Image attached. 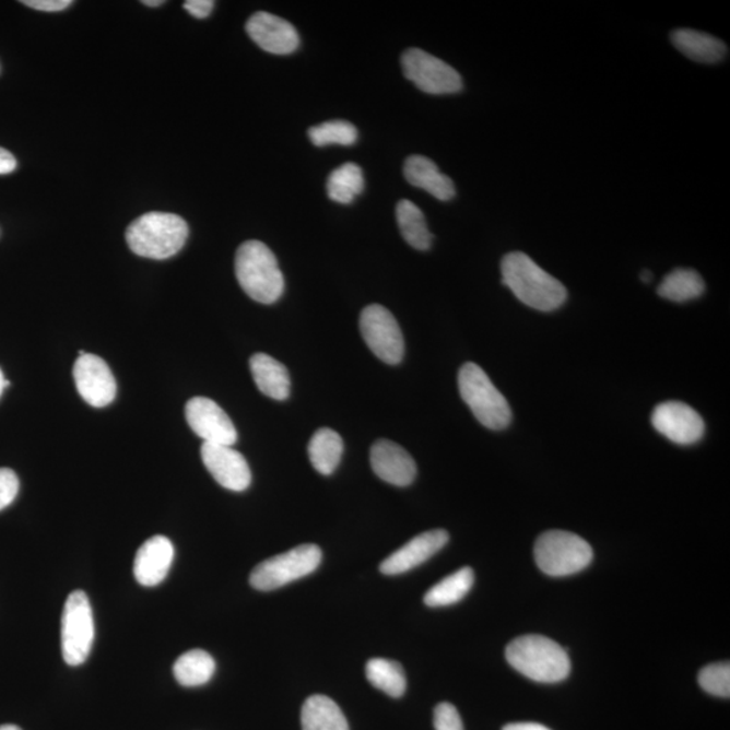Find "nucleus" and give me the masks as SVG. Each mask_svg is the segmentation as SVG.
Returning <instances> with one entry per match:
<instances>
[{
  "label": "nucleus",
  "instance_id": "obj_1",
  "mask_svg": "<svg viewBox=\"0 0 730 730\" xmlns=\"http://www.w3.org/2000/svg\"><path fill=\"white\" fill-rule=\"evenodd\" d=\"M502 283L523 305L540 311H553L567 301V290L522 252L507 254L502 260Z\"/></svg>",
  "mask_w": 730,
  "mask_h": 730
},
{
  "label": "nucleus",
  "instance_id": "obj_2",
  "mask_svg": "<svg viewBox=\"0 0 730 730\" xmlns=\"http://www.w3.org/2000/svg\"><path fill=\"white\" fill-rule=\"evenodd\" d=\"M506 660L530 681L557 683L572 672V660L562 646L545 636L515 638L506 648Z\"/></svg>",
  "mask_w": 730,
  "mask_h": 730
},
{
  "label": "nucleus",
  "instance_id": "obj_3",
  "mask_svg": "<svg viewBox=\"0 0 730 730\" xmlns=\"http://www.w3.org/2000/svg\"><path fill=\"white\" fill-rule=\"evenodd\" d=\"M188 232L187 222L181 216L152 211L131 222L127 242L131 252L141 258L165 260L180 252Z\"/></svg>",
  "mask_w": 730,
  "mask_h": 730
},
{
  "label": "nucleus",
  "instance_id": "obj_4",
  "mask_svg": "<svg viewBox=\"0 0 730 730\" xmlns=\"http://www.w3.org/2000/svg\"><path fill=\"white\" fill-rule=\"evenodd\" d=\"M235 270L245 294L262 305L281 299L284 278L276 256L261 242H247L238 248Z\"/></svg>",
  "mask_w": 730,
  "mask_h": 730
},
{
  "label": "nucleus",
  "instance_id": "obj_5",
  "mask_svg": "<svg viewBox=\"0 0 730 730\" xmlns=\"http://www.w3.org/2000/svg\"><path fill=\"white\" fill-rule=\"evenodd\" d=\"M459 391L472 414L487 429L502 431L510 425L509 402L478 364L467 363L460 368Z\"/></svg>",
  "mask_w": 730,
  "mask_h": 730
},
{
  "label": "nucleus",
  "instance_id": "obj_6",
  "mask_svg": "<svg viewBox=\"0 0 730 730\" xmlns=\"http://www.w3.org/2000/svg\"><path fill=\"white\" fill-rule=\"evenodd\" d=\"M594 553L586 540L566 530H550L534 545V558L546 575L562 578L578 574L592 562Z\"/></svg>",
  "mask_w": 730,
  "mask_h": 730
},
{
  "label": "nucleus",
  "instance_id": "obj_7",
  "mask_svg": "<svg viewBox=\"0 0 730 730\" xmlns=\"http://www.w3.org/2000/svg\"><path fill=\"white\" fill-rule=\"evenodd\" d=\"M95 637L93 608L87 594L76 590L68 596L61 617V651L68 666L89 659Z\"/></svg>",
  "mask_w": 730,
  "mask_h": 730
},
{
  "label": "nucleus",
  "instance_id": "obj_8",
  "mask_svg": "<svg viewBox=\"0 0 730 730\" xmlns=\"http://www.w3.org/2000/svg\"><path fill=\"white\" fill-rule=\"evenodd\" d=\"M322 561L317 545L305 544L268 558L250 574V585L259 591H272L316 572Z\"/></svg>",
  "mask_w": 730,
  "mask_h": 730
},
{
  "label": "nucleus",
  "instance_id": "obj_9",
  "mask_svg": "<svg viewBox=\"0 0 730 730\" xmlns=\"http://www.w3.org/2000/svg\"><path fill=\"white\" fill-rule=\"evenodd\" d=\"M401 62L404 76L426 94H456L463 89L460 73L425 50L408 49L402 55Z\"/></svg>",
  "mask_w": 730,
  "mask_h": 730
},
{
  "label": "nucleus",
  "instance_id": "obj_10",
  "mask_svg": "<svg viewBox=\"0 0 730 730\" xmlns=\"http://www.w3.org/2000/svg\"><path fill=\"white\" fill-rule=\"evenodd\" d=\"M361 332L365 344L381 362L397 365L404 355L401 328L390 310L380 305L365 307L361 316Z\"/></svg>",
  "mask_w": 730,
  "mask_h": 730
},
{
  "label": "nucleus",
  "instance_id": "obj_11",
  "mask_svg": "<svg viewBox=\"0 0 730 730\" xmlns=\"http://www.w3.org/2000/svg\"><path fill=\"white\" fill-rule=\"evenodd\" d=\"M73 379L80 397L90 407L101 409L117 396V381L104 358L85 352L73 365Z\"/></svg>",
  "mask_w": 730,
  "mask_h": 730
},
{
  "label": "nucleus",
  "instance_id": "obj_12",
  "mask_svg": "<svg viewBox=\"0 0 730 730\" xmlns=\"http://www.w3.org/2000/svg\"><path fill=\"white\" fill-rule=\"evenodd\" d=\"M186 420L203 443L229 445L237 443V431L229 415L209 398L196 397L186 404Z\"/></svg>",
  "mask_w": 730,
  "mask_h": 730
},
{
  "label": "nucleus",
  "instance_id": "obj_13",
  "mask_svg": "<svg viewBox=\"0 0 730 730\" xmlns=\"http://www.w3.org/2000/svg\"><path fill=\"white\" fill-rule=\"evenodd\" d=\"M656 431L679 445L698 443L705 435V422L693 408L683 402H664L652 413Z\"/></svg>",
  "mask_w": 730,
  "mask_h": 730
},
{
  "label": "nucleus",
  "instance_id": "obj_14",
  "mask_svg": "<svg viewBox=\"0 0 730 730\" xmlns=\"http://www.w3.org/2000/svg\"><path fill=\"white\" fill-rule=\"evenodd\" d=\"M201 456L210 475L231 492H245L252 482L248 461L229 445L203 443Z\"/></svg>",
  "mask_w": 730,
  "mask_h": 730
},
{
  "label": "nucleus",
  "instance_id": "obj_15",
  "mask_svg": "<svg viewBox=\"0 0 730 730\" xmlns=\"http://www.w3.org/2000/svg\"><path fill=\"white\" fill-rule=\"evenodd\" d=\"M247 33L262 50L290 55L299 47V34L289 21L270 13H256L247 22Z\"/></svg>",
  "mask_w": 730,
  "mask_h": 730
},
{
  "label": "nucleus",
  "instance_id": "obj_16",
  "mask_svg": "<svg viewBox=\"0 0 730 730\" xmlns=\"http://www.w3.org/2000/svg\"><path fill=\"white\" fill-rule=\"evenodd\" d=\"M448 541L449 534L444 529L429 530V532L415 535L408 544L399 548L385 562H381L380 573L385 575L408 573L429 561L447 545Z\"/></svg>",
  "mask_w": 730,
  "mask_h": 730
},
{
  "label": "nucleus",
  "instance_id": "obj_17",
  "mask_svg": "<svg viewBox=\"0 0 730 730\" xmlns=\"http://www.w3.org/2000/svg\"><path fill=\"white\" fill-rule=\"evenodd\" d=\"M370 466L381 481L392 486L407 487L417 475V466L401 445L390 440H379L370 448Z\"/></svg>",
  "mask_w": 730,
  "mask_h": 730
},
{
  "label": "nucleus",
  "instance_id": "obj_18",
  "mask_svg": "<svg viewBox=\"0 0 730 730\" xmlns=\"http://www.w3.org/2000/svg\"><path fill=\"white\" fill-rule=\"evenodd\" d=\"M175 550L164 535H153L137 551L134 557V578L141 586L153 587L167 578L173 566Z\"/></svg>",
  "mask_w": 730,
  "mask_h": 730
},
{
  "label": "nucleus",
  "instance_id": "obj_19",
  "mask_svg": "<svg viewBox=\"0 0 730 730\" xmlns=\"http://www.w3.org/2000/svg\"><path fill=\"white\" fill-rule=\"evenodd\" d=\"M403 174L410 185L429 192L438 201L447 202L456 196L452 179L444 175L431 158L419 155L408 157Z\"/></svg>",
  "mask_w": 730,
  "mask_h": 730
},
{
  "label": "nucleus",
  "instance_id": "obj_20",
  "mask_svg": "<svg viewBox=\"0 0 730 730\" xmlns=\"http://www.w3.org/2000/svg\"><path fill=\"white\" fill-rule=\"evenodd\" d=\"M250 373L258 389L266 397L275 401H286L290 396L291 379L289 369L276 358L256 353L249 361Z\"/></svg>",
  "mask_w": 730,
  "mask_h": 730
},
{
  "label": "nucleus",
  "instance_id": "obj_21",
  "mask_svg": "<svg viewBox=\"0 0 730 730\" xmlns=\"http://www.w3.org/2000/svg\"><path fill=\"white\" fill-rule=\"evenodd\" d=\"M671 42L679 52L704 64H715L728 55V47L721 39L693 28H678L672 32Z\"/></svg>",
  "mask_w": 730,
  "mask_h": 730
},
{
  "label": "nucleus",
  "instance_id": "obj_22",
  "mask_svg": "<svg viewBox=\"0 0 730 730\" xmlns=\"http://www.w3.org/2000/svg\"><path fill=\"white\" fill-rule=\"evenodd\" d=\"M301 720L304 730H350L339 705L325 695H313L306 699Z\"/></svg>",
  "mask_w": 730,
  "mask_h": 730
},
{
  "label": "nucleus",
  "instance_id": "obj_23",
  "mask_svg": "<svg viewBox=\"0 0 730 730\" xmlns=\"http://www.w3.org/2000/svg\"><path fill=\"white\" fill-rule=\"evenodd\" d=\"M344 443L338 432L322 427L314 433L309 443V458L314 469L322 475H332L338 469Z\"/></svg>",
  "mask_w": 730,
  "mask_h": 730
},
{
  "label": "nucleus",
  "instance_id": "obj_24",
  "mask_svg": "<svg viewBox=\"0 0 730 730\" xmlns=\"http://www.w3.org/2000/svg\"><path fill=\"white\" fill-rule=\"evenodd\" d=\"M475 575L470 567L459 569L447 578L438 581L426 592L424 602L429 608L450 607L463 600L472 589Z\"/></svg>",
  "mask_w": 730,
  "mask_h": 730
},
{
  "label": "nucleus",
  "instance_id": "obj_25",
  "mask_svg": "<svg viewBox=\"0 0 730 730\" xmlns=\"http://www.w3.org/2000/svg\"><path fill=\"white\" fill-rule=\"evenodd\" d=\"M215 672V661L203 649H192L179 656L174 664L176 681L185 687H198L207 684Z\"/></svg>",
  "mask_w": 730,
  "mask_h": 730
},
{
  "label": "nucleus",
  "instance_id": "obj_26",
  "mask_svg": "<svg viewBox=\"0 0 730 730\" xmlns=\"http://www.w3.org/2000/svg\"><path fill=\"white\" fill-rule=\"evenodd\" d=\"M397 222L404 242L417 250H427L432 245V233L417 204L408 199L397 204Z\"/></svg>",
  "mask_w": 730,
  "mask_h": 730
},
{
  "label": "nucleus",
  "instance_id": "obj_27",
  "mask_svg": "<svg viewBox=\"0 0 730 730\" xmlns=\"http://www.w3.org/2000/svg\"><path fill=\"white\" fill-rule=\"evenodd\" d=\"M705 293V282L697 271L678 268L663 279L658 294L667 301L682 302L699 298Z\"/></svg>",
  "mask_w": 730,
  "mask_h": 730
},
{
  "label": "nucleus",
  "instance_id": "obj_28",
  "mask_svg": "<svg viewBox=\"0 0 730 730\" xmlns=\"http://www.w3.org/2000/svg\"><path fill=\"white\" fill-rule=\"evenodd\" d=\"M365 675L374 687L392 698L402 697L407 692V675L403 667L389 659H370L365 666Z\"/></svg>",
  "mask_w": 730,
  "mask_h": 730
},
{
  "label": "nucleus",
  "instance_id": "obj_29",
  "mask_svg": "<svg viewBox=\"0 0 730 730\" xmlns=\"http://www.w3.org/2000/svg\"><path fill=\"white\" fill-rule=\"evenodd\" d=\"M364 190V175L355 163H346L329 175L328 197L341 204H350Z\"/></svg>",
  "mask_w": 730,
  "mask_h": 730
},
{
  "label": "nucleus",
  "instance_id": "obj_30",
  "mask_svg": "<svg viewBox=\"0 0 730 730\" xmlns=\"http://www.w3.org/2000/svg\"><path fill=\"white\" fill-rule=\"evenodd\" d=\"M309 139L316 146L356 144L357 129L346 121H330L309 129Z\"/></svg>",
  "mask_w": 730,
  "mask_h": 730
},
{
  "label": "nucleus",
  "instance_id": "obj_31",
  "mask_svg": "<svg viewBox=\"0 0 730 730\" xmlns=\"http://www.w3.org/2000/svg\"><path fill=\"white\" fill-rule=\"evenodd\" d=\"M699 686L706 693L716 695L720 698L730 697V666L726 663H716L706 666L698 675Z\"/></svg>",
  "mask_w": 730,
  "mask_h": 730
},
{
  "label": "nucleus",
  "instance_id": "obj_32",
  "mask_svg": "<svg viewBox=\"0 0 730 730\" xmlns=\"http://www.w3.org/2000/svg\"><path fill=\"white\" fill-rule=\"evenodd\" d=\"M20 492V479L10 469H0V510L13 504Z\"/></svg>",
  "mask_w": 730,
  "mask_h": 730
},
{
  "label": "nucleus",
  "instance_id": "obj_33",
  "mask_svg": "<svg viewBox=\"0 0 730 730\" xmlns=\"http://www.w3.org/2000/svg\"><path fill=\"white\" fill-rule=\"evenodd\" d=\"M436 730H464L458 709L454 705L443 703L435 709Z\"/></svg>",
  "mask_w": 730,
  "mask_h": 730
},
{
  "label": "nucleus",
  "instance_id": "obj_34",
  "mask_svg": "<svg viewBox=\"0 0 730 730\" xmlns=\"http://www.w3.org/2000/svg\"><path fill=\"white\" fill-rule=\"evenodd\" d=\"M22 3L27 8L45 11V13H57V11L70 8L72 0H24Z\"/></svg>",
  "mask_w": 730,
  "mask_h": 730
},
{
  "label": "nucleus",
  "instance_id": "obj_35",
  "mask_svg": "<svg viewBox=\"0 0 730 730\" xmlns=\"http://www.w3.org/2000/svg\"><path fill=\"white\" fill-rule=\"evenodd\" d=\"M213 0H187L185 2V9L196 19L202 20L208 19L211 14V11L214 9Z\"/></svg>",
  "mask_w": 730,
  "mask_h": 730
},
{
  "label": "nucleus",
  "instance_id": "obj_36",
  "mask_svg": "<svg viewBox=\"0 0 730 730\" xmlns=\"http://www.w3.org/2000/svg\"><path fill=\"white\" fill-rule=\"evenodd\" d=\"M16 168V160L13 153L0 148V175L13 173Z\"/></svg>",
  "mask_w": 730,
  "mask_h": 730
},
{
  "label": "nucleus",
  "instance_id": "obj_37",
  "mask_svg": "<svg viewBox=\"0 0 730 730\" xmlns=\"http://www.w3.org/2000/svg\"><path fill=\"white\" fill-rule=\"evenodd\" d=\"M502 730H551V729L541 726V723H535V722H515V723H509V726H506Z\"/></svg>",
  "mask_w": 730,
  "mask_h": 730
},
{
  "label": "nucleus",
  "instance_id": "obj_38",
  "mask_svg": "<svg viewBox=\"0 0 730 730\" xmlns=\"http://www.w3.org/2000/svg\"><path fill=\"white\" fill-rule=\"evenodd\" d=\"M10 386V381L4 379L2 369H0V397H2V393L5 389V387Z\"/></svg>",
  "mask_w": 730,
  "mask_h": 730
},
{
  "label": "nucleus",
  "instance_id": "obj_39",
  "mask_svg": "<svg viewBox=\"0 0 730 730\" xmlns=\"http://www.w3.org/2000/svg\"><path fill=\"white\" fill-rule=\"evenodd\" d=\"M145 5H150V8H157V5L164 4L163 0H144Z\"/></svg>",
  "mask_w": 730,
  "mask_h": 730
},
{
  "label": "nucleus",
  "instance_id": "obj_40",
  "mask_svg": "<svg viewBox=\"0 0 730 730\" xmlns=\"http://www.w3.org/2000/svg\"><path fill=\"white\" fill-rule=\"evenodd\" d=\"M651 279H652V273H651V272H649V271H644V272L641 273V281H643L644 283H649V282H651Z\"/></svg>",
  "mask_w": 730,
  "mask_h": 730
},
{
  "label": "nucleus",
  "instance_id": "obj_41",
  "mask_svg": "<svg viewBox=\"0 0 730 730\" xmlns=\"http://www.w3.org/2000/svg\"><path fill=\"white\" fill-rule=\"evenodd\" d=\"M0 730H22V729L16 726H11V723H5V726H0Z\"/></svg>",
  "mask_w": 730,
  "mask_h": 730
}]
</instances>
